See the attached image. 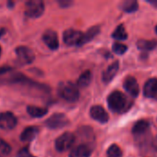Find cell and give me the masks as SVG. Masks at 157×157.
<instances>
[{
    "label": "cell",
    "instance_id": "83f0119b",
    "mask_svg": "<svg viewBox=\"0 0 157 157\" xmlns=\"http://www.w3.org/2000/svg\"><path fill=\"white\" fill-rule=\"evenodd\" d=\"M58 3H59L60 6L63 7V8L69 7V6L73 4V2H71V1H69V0H62V1H59Z\"/></svg>",
    "mask_w": 157,
    "mask_h": 157
},
{
    "label": "cell",
    "instance_id": "e0dca14e",
    "mask_svg": "<svg viewBox=\"0 0 157 157\" xmlns=\"http://www.w3.org/2000/svg\"><path fill=\"white\" fill-rule=\"evenodd\" d=\"M149 128H150L149 122L147 121L141 120V121H138L134 124V126L132 128V133L134 135H143L148 132Z\"/></svg>",
    "mask_w": 157,
    "mask_h": 157
},
{
    "label": "cell",
    "instance_id": "2e32d148",
    "mask_svg": "<svg viewBox=\"0 0 157 157\" xmlns=\"http://www.w3.org/2000/svg\"><path fill=\"white\" fill-rule=\"evenodd\" d=\"M91 152L92 150L87 144H79L71 151L69 157H90Z\"/></svg>",
    "mask_w": 157,
    "mask_h": 157
},
{
    "label": "cell",
    "instance_id": "d6a6232c",
    "mask_svg": "<svg viewBox=\"0 0 157 157\" xmlns=\"http://www.w3.org/2000/svg\"><path fill=\"white\" fill-rule=\"evenodd\" d=\"M155 32H156V34H157V26L155 27Z\"/></svg>",
    "mask_w": 157,
    "mask_h": 157
},
{
    "label": "cell",
    "instance_id": "d6986e66",
    "mask_svg": "<svg viewBox=\"0 0 157 157\" xmlns=\"http://www.w3.org/2000/svg\"><path fill=\"white\" fill-rule=\"evenodd\" d=\"M99 31H100L99 27H98V26L91 27L86 33H84L83 38H82V40H81V43H80V46H82V45L89 42L90 40H92L99 33Z\"/></svg>",
    "mask_w": 157,
    "mask_h": 157
},
{
    "label": "cell",
    "instance_id": "8992f818",
    "mask_svg": "<svg viewBox=\"0 0 157 157\" xmlns=\"http://www.w3.org/2000/svg\"><path fill=\"white\" fill-rule=\"evenodd\" d=\"M69 124L68 118L63 113H54L44 121V125L51 130L62 129Z\"/></svg>",
    "mask_w": 157,
    "mask_h": 157
},
{
    "label": "cell",
    "instance_id": "52a82bcc",
    "mask_svg": "<svg viewBox=\"0 0 157 157\" xmlns=\"http://www.w3.org/2000/svg\"><path fill=\"white\" fill-rule=\"evenodd\" d=\"M15 53H16L17 62L22 65L30 64L35 60V54L33 51L27 46L21 45V46L17 47L15 49Z\"/></svg>",
    "mask_w": 157,
    "mask_h": 157
},
{
    "label": "cell",
    "instance_id": "3957f363",
    "mask_svg": "<svg viewBox=\"0 0 157 157\" xmlns=\"http://www.w3.org/2000/svg\"><path fill=\"white\" fill-rule=\"evenodd\" d=\"M129 100L124 94L120 91L112 92L108 98V105L109 108L116 113L123 112L128 109Z\"/></svg>",
    "mask_w": 157,
    "mask_h": 157
},
{
    "label": "cell",
    "instance_id": "484cf974",
    "mask_svg": "<svg viewBox=\"0 0 157 157\" xmlns=\"http://www.w3.org/2000/svg\"><path fill=\"white\" fill-rule=\"evenodd\" d=\"M127 46L122 44V43H120V42H115L113 43L112 45V50L113 52L116 53V54H119V55H121V54H124L127 51Z\"/></svg>",
    "mask_w": 157,
    "mask_h": 157
},
{
    "label": "cell",
    "instance_id": "d4e9b609",
    "mask_svg": "<svg viewBox=\"0 0 157 157\" xmlns=\"http://www.w3.org/2000/svg\"><path fill=\"white\" fill-rule=\"evenodd\" d=\"M10 153H11V146L3 139H0V157L8 156Z\"/></svg>",
    "mask_w": 157,
    "mask_h": 157
},
{
    "label": "cell",
    "instance_id": "7a4b0ae2",
    "mask_svg": "<svg viewBox=\"0 0 157 157\" xmlns=\"http://www.w3.org/2000/svg\"><path fill=\"white\" fill-rule=\"evenodd\" d=\"M59 96L65 101L74 103L79 99V90L76 85L72 82H62L58 86Z\"/></svg>",
    "mask_w": 157,
    "mask_h": 157
},
{
    "label": "cell",
    "instance_id": "5bb4252c",
    "mask_svg": "<svg viewBox=\"0 0 157 157\" xmlns=\"http://www.w3.org/2000/svg\"><path fill=\"white\" fill-rule=\"evenodd\" d=\"M119 62L118 61H115L113 62L104 72H103V75H102V80L104 83H109L116 75V74L118 73L119 71Z\"/></svg>",
    "mask_w": 157,
    "mask_h": 157
},
{
    "label": "cell",
    "instance_id": "5b68a950",
    "mask_svg": "<svg viewBox=\"0 0 157 157\" xmlns=\"http://www.w3.org/2000/svg\"><path fill=\"white\" fill-rule=\"evenodd\" d=\"M75 142V136L74 133L66 132L64 133H63L62 135H60L56 140H55V149L60 152H66L69 149H71V147L74 145Z\"/></svg>",
    "mask_w": 157,
    "mask_h": 157
},
{
    "label": "cell",
    "instance_id": "30bf717a",
    "mask_svg": "<svg viewBox=\"0 0 157 157\" xmlns=\"http://www.w3.org/2000/svg\"><path fill=\"white\" fill-rule=\"evenodd\" d=\"M42 40L45 45L52 51H56L59 48V39L56 31L53 29H47L42 34Z\"/></svg>",
    "mask_w": 157,
    "mask_h": 157
},
{
    "label": "cell",
    "instance_id": "ac0fdd59",
    "mask_svg": "<svg viewBox=\"0 0 157 157\" xmlns=\"http://www.w3.org/2000/svg\"><path fill=\"white\" fill-rule=\"evenodd\" d=\"M27 112H28V114L30 117L39 119V118L44 117L48 113V109H44V108H40V107L29 105V106L27 107Z\"/></svg>",
    "mask_w": 157,
    "mask_h": 157
},
{
    "label": "cell",
    "instance_id": "6da1fadb",
    "mask_svg": "<svg viewBox=\"0 0 157 157\" xmlns=\"http://www.w3.org/2000/svg\"><path fill=\"white\" fill-rule=\"evenodd\" d=\"M6 81L8 84L20 88L23 93H26L29 96L45 97L51 92V89L48 86L38 83L20 73L12 74L6 79Z\"/></svg>",
    "mask_w": 157,
    "mask_h": 157
},
{
    "label": "cell",
    "instance_id": "4fadbf2b",
    "mask_svg": "<svg viewBox=\"0 0 157 157\" xmlns=\"http://www.w3.org/2000/svg\"><path fill=\"white\" fill-rule=\"evenodd\" d=\"M144 94L146 98L157 100V78H151L145 83Z\"/></svg>",
    "mask_w": 157,
    "mask_h": 157
},
{
    "label": "cell",
    "instance_id": "9a60e30c",
    "mask_svg": "<svg viewBox=\"0 0 157 157\" xmlns=\"http://www.w3.org/2000/svg\"><path fill=\"white\" fill-rule=\"evenodd\" d=\"M39 133V128L36 126H29L24 129V131L21 132L19 139L23 143H29L33 141V139L38 135Z\"/></svg>",
    "mask_w": 157,
    "mask_h": 157
},
{
    "label": "cell",
    "instance_id": "4316f807",
    "mask_svg": "<svg viewBox=\"0 0 157 157\" xmlns=\"http://www.w3.org/2000/svg\"><path fill=\"white\" fill-rule=\"evenodd\" d=\"M17 157H36V156H35V155H33L30 153V151H29V147H28V146H26V147L21 148V149L17 153Z\"/></svg>",
    "mask_w": 157,
    "mask_h": 157
},
{
    "label": "cell",
    "instance_id": "f1b7e54d",
    "mask_svg": "<svg viewBox=\"0 0 157 157\" xmlns=\"http://www.w3.org/2000/svg\"><path fill=\"white\" fill-rule=\"evenodd\" d=\"M12 68L11 67H8V66H4V67H0V75H4V74H6L7 72L11 71Z\"/></svg>",
    "mask_w": 157,
    "mask_h": 157
},
{
    "label": "cell",
    "instance_id": "4dcf8cb0",
    "mask_svg": "<svg viewBox=\"0 0 157 157\" xmlns=\"http://www.w3.org/2000/svg\"><path fill=\"white\" fill-rule=\"evenodd\" d=\"M3 33H5V29H1V32H0V36H1V35H2Z\"/></svg>",
    "mask_w": 157,
    "mask_h": 157
},
{
    "label": "cell",
    "instance_id": "277c9868",
    "mask_svg": "<svg viewBox=\"0 0 157 157\" xmlns=\"http://www.w3.org/2000/svg\"><path fill=\"white\" fill-rule=\"evenodd\" d=\"M45 10V6L41 0H29L25 4V15L29 18L40 17Z\"/></svg>",
    "mask_w": 157,
    "mask_h": 157
},
{
    "label": "cell",
    "instance_id": "8fae6325",
    "mask_svg": "<svg viewBox=\"0 0 157 157\" xmlns=\"http://www.w3.org/2000/svg\"><path fill=\"white\" fill-rule=\"evenodd\" d=\"M90 116L93 120L100 122L106 123L109 121V114L105 110V109L101 106H93L90 109Z\"/></svg>",
    "mask_w": 157,
    "mask_h": 157
},
{
    "label": "cell",
    "instance_id": "1f68e13d",
    "mask_svg": "<svg viewBox=\"0 0 157 157\" xmlns=\"http://www.w3.org/2000/svg\"><path fill=\"white\" fill-rule=\"evenodd\" d=\"M1 54H2V49H1V47H0V57H1Z\"/></svg>",
    "mask_w": 157,
    "mask_h": 157
},
{
    "label": "cell",
    "instance_id": "603a6c76",
    "mask_svg": "<svg viewBox=\"0 0 157 157\" xmlns=\"http://www.w3.org/2000/svg\"><path fill=\"white\" fill-rule=\"evenodd\" d=\"M112 38L118 40H127L128 38V34L126 32V29L124 28L123 25H120L117 27V29H115V31L112 33Z\"/></svg>",
    "mask_w": 157,
    "mask_h": 157
},
{
    "label": "cell",
    "instance_id": "7c38bea8",
    "mask_svg": "<svg viewBox=\"0 0 157 157\" xmlns=\"http://www.w3.org/2000/svg\"><path fill=\"white\" fill-rule=\"evenodd\" d=\"M123 86L124 89L126 90V92L128 94H130L132 97H138L139 93H140V88H139V85L137 83V80L132 77V76H128L125 78L124 83H123Z\"/></svg>",
    "mask_w": 157,
    "mask_h": 157
},
{
    "label": "cell",
    "instance_id": "cb8c5ba5",
    "mask_svg": "<svg viewBox=\"0 0 157 157\" xmlns=\"http://www.w3.org/2000/svg\"><path fill=\"white\" fill-rule=\"evenodd\" d=\"M108 157H122V152L117 144H112L107 151Z\"/></svg>",
    "mask_w": 157,
    "mask_h": 157
},
{
    "label": "cell",
    "instance_id": "9c48e42d",
    "mask_svg": "<svg viewBox=\"0 0 157 157\" xmlns=\"http://www.w3.org/2000/svg\"><path fill=\"white\" fill-rule=\"evenodd\" d=\"M17 124V117L9 111L0 113V129L4 131H11Z\"/></svg>",
    "mask_w": 157,
    "mask_h": 157
},
{
    "label": "cell",
    "instance_id": "ba28073f",
    "mask_svg": "<svg viewBox=\"0 0 157 157\" xmlns=\"http://www.w3.org/2000/svg\"><path fill=\"white\" fill-rule=\"evenodd\" d=\"M84 33L80 30L69 29H66L63 34V42L68 46H80L82 38Z\"/></svg>",
    "mask_w": 157,
    "mask_h": 157
},
{
    "label": "cell",
    "instance_id": "7402d4cb",
    "mask_svg": "<svg viewBox=\"0 0 157 157\" xmlns=\"http://www.w3.org/2000/svg\"><path fill=\"white\" fill-rule=\"evenodd\" d=\"M121 7L125 12H134L138 9V2L135 0H125L121 4Z\"/></svg>",
    "mask_w": 157,
    "mask_h": 157
},
{
    "label": "cell",
    "instance_id": "ffe728a7",
    "mask_svg": "<svg viewBox=\"0 0 157 157\" xmlns=\"http://www.w3.org/2000/svg\"><path fill=\"white\" fill-rule=\"evenodd\" d=\"M92 80V74L90 71H85L77 79V86L81 87V88H85L86 86H88L91 83Z\"/></svg>",
    "mask_w": 157,
    "mask_h": 157
},
{
    "label": "cell",
    "instance_id": "f546056e",
    "mask_svg": "<svg viewBox=\"0 0 157 157\" xmlns=\"http://www.w3.org/2000/svg\"><path fill=\"white\" fill-rule=\"evenodd\" d=\"M146 2L149 3V4H151L152 6H154L155 7L157 8V0H146Z\"/></svg>",
    "mask_w": 157,
    "mask_h": 157
},
{
    "label": "cell",
    "instance_id": "44dd1931",
    "mask_svg": "<svg viewBox=\"0 0 157 157\" xmlns=\"http://www.w3.org/2000/svg\"><path fill=\"white\" fill-rule=\"evenodd\" d=\"M137 46L141 51H152L157 46V40H140L137 42Z\"/></svg>",
    "mask_w": 157,
    "mask_h": 157
}]
</instances>
